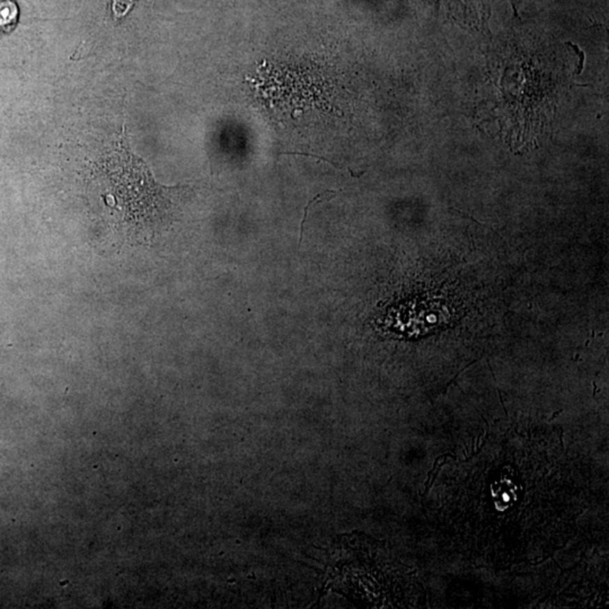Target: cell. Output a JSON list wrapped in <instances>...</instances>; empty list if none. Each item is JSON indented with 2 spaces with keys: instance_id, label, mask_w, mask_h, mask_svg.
Masks as SVG:
<instances>
[{
  "instance_id": "cell-1",
  "label": "cell",
  "mask_w": 609,
  "mask_h": 609,
  "mask_svg": "<svg viewBox=\"0 0 609 609\" xmlns=\"http://www.w3.org/2000/svg\"><path fill=\"white\" fill-rule=\"evenodd\" d=\"M17 21V5L13 0H0V34L12 32Z\"/></svg>"
},
{
  "instance_id": "cell-2",
  "label": "cell",
  "mask_w": 609,
  "mask_h": 609,
  "mask_svg": "<svg viewBox=\"0 0 609 609\" xmlns=\"http://www.w3.org/2000/svg\"><path fill=\"white\" fill-rule=\"evenodd\" d=\"M336 195V192L331 191V190H330V191H325V192H323V193H319V195H316V197H314V199H312V201H309L308 204H307L306 208H305V211H303V212H305V213H303V221H301V239H299V243H301V241H303V225H305V221H306L307 216H308L309 206H312L313 202L315 203L316 201L318 200V199H322V197H324V199H327V200H330V199H332V197H334V195Z\"/></svg>"
}]
</instances>
